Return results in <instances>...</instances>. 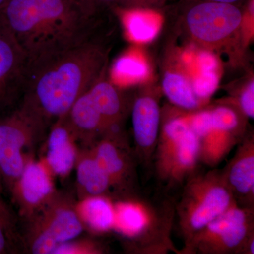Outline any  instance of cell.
Listing matches in <instances>:
<instances>
[{
	"label": "cell",
	"mask_w": 254,
	"mask_h": 254,
	"mask_svg": "<svg viewBox=\"0 0 254 254\" xmlns=\"http://www.w3.org/2000/svg\"><path fill=\"white\" fill-rule=\"evenodd\" d=\"M108 50L96 38L28 68L23 109L42 124L63 118L73 103L104 76Z\"/></svg>",
	"instance_id": "1"
},
{
	"label": "cell",
	"mask_w": 254,
	"mask_h": 254,
	"mask_svg": "<svg viewBox=\"0 0 254 254\" xmlns=\"http://www.w3.org/2000/svg\"><path fill=\"white\" fill-rule=\"evenodd\" d=\"M0 12L27 57L28 68L95 38L97 16L76 0H9Z\"/></svg>",
	"instance_id": "2"
},
{
	"label": "cell",
	"mask_w": 254,
	"mask_h": 254,
	"mask_svg": "<svg viewBox=\"0 0 254 254\" xmlns=\"http://www.w3.org/2000/svg\"><path fill=\"white\" fill-rule=\"evenodd\" d=\"M175 217L184 246L214 219L236 203L222 179L220 169L197 170L183 185Z\"/></svg>",
	"instance_id": "3"
},
{
	"label": "cell",
	"mask_w": 254,
	"mask_h": 254,
	"mask_svg": "<svg viewBox=\"0 0 254 254\" xmlns=\"http://www.w3.org/2000/svg\"><path fill=\"white\" fill-rule=\"evenodd\" d=\"M199 163V140L183 114L165 119L160 125L153 158L159 184L167 190L182 187Z\"/></svg>",
	"instance_id": "4"
},
{
	"label": "cell",
	"mask_w": 254,
	"mask_h": 254,
	"mask_svg": "<svg viewBox=\"0 0 254 254\" xmlns=\"http://www.w3.org/2000/svg\"><path fill=\"white\" fill-rule=\"evenodd\" d=\"M181 254H254V208L234 203L203 227Z\"/></svg>",
	"instance_id": "5"
},
{
	"label": "cell",
	"mask_w": 254,
	"mask_h": 254,
	"mask_svg": "<svg viewBox=\"0 0 254 254\" xmlns=\"http://www.w3.org/2000/svg\"><path fill=\"white\" fill-rule=\"evenodd\" d=\"M243 16L235 4L209 1L190 5L184 26L190 38L205 49L221 48L236 35Z\"/></svg>",
	"instance_id": "6"
},
{
	"label": "cell",
	"mask_w": 254,
	"mask_h": 254,
	"mask_svg": "<svg viewBox=\"0 0 254 254\" xmlns=\"http://www.w3.org/2000/svg\"><path fill=\"white\" fill-rule=\"evenodd\" d=\"M83 229L76 206L66 197L56 193L33 217L29 234L32 253L52 254L57 246L74 240Z\"/></svg>",
	"instance_id": "7"
},
{
	"label": "cell",
	"mask_w": 254,
	"mask_h": 254,
	"mask_svg": "<svg viewBox=\"0 0 254 254\" xmlns=\"http://www.w3.org/2000/svg\"><path fill=\"white\" fill-rule=\"evenodd\" d=\"M43 126L23 108L0 120V171L11 188L31 158L30 150Z\"/></svg>",
	"instance_id": "8"
},
{
	"label": "cell",
	"mask_w": 254,
	"mask_h": 254,
	"mask_svg": "<svg viewBox=\"0 0 254 254\" xmlns=\"http://www.w3.org/2000/svg\"><path fill=\"white\" fill-rule=\"evenodd\" d=\"M92 149L109 177L112 190L125 198L136 195L138 163L123 131L105 133L93 143Z\"/></svg>",
	"instance_id": "9"
},
{
	"label": "cell",
	"mask_w": 254,
	"mask_h": 254,
	"mask_svg": "<svg viewBox=\"0 0 254 254\" xmlns=\"http://www.w3.org/2000/svg\"><path fill=\"white\" fill-rule=\"evenodd\" d=\"M53 177L43 160H28L11 188L23 215L33 218L55 196Z\"/></svg>",
	"instance_id": "10"
},
{
	"label": "cell",
	"mask_w": 254,
	"mask_h": 254,
	"mask_svg": "<svg viewBox=\"0 0 254 254\" xmlns=\"http://www.w3.org/2000/svg\"><path fill=\"white\" fill-rule=\"evenodd\" d=\"M134 152L143 168L153 165L155 147L161 125V110L154 96L143 95L133 102L131 111Z\"/></svg>",
	"instance_id": "11"
},
{
	"label": "cell",
	"mask_w": 254,
	"mask_h": 254,
	"mask_svg": "<svg viewBox=\"0 0 254 254\" xmlns=\"http://www.w3.org/2000/svg\"><path fill=\"white\" fill-rule=\"evenodd\" d=\"M28 64L27 57L0 12V105L23 91Z\"/></svg>",
	"instance_id": "12"
},
{
	"label": "cell",
	"mask_w": 254,
	"mask_h": 254,
	"mask_svg": "<svg viewBox=\"0 0 254 254\" xmlns=\"http://www.w3.org/2000/svg\"><path fill=\"white\" fill-rule=\"evenodd\" d=\"M224 182L240 206L254 208V136L245 135L235 154L220 169Z\"/></svg>",
	"instance_id": "13"
},
{
	"label": "cell",
	"mask_w": 254,
	"mask_h": 254,
	"mask_svg": "<svg viewBox=\"0 0 254 254\" xmlns=\"http://www.w3.org/2000/svg\"><path fill=\"white\" fill-rule=\"evenodd\" d=\"M245 135L240 114L232 110L199 141V163L216 168Z\"/></svg>",
	"instance_id": "14"
},
{
	"label": "cell",
	"mask_w": 254,
	"mask_h": 254,
	"mask_svg": "<svg viewBox=\"0 0 254 254\" xmlns=\"http://www.w3.org/2000/svg\"><path fill=\"white\" fill-rule=\"evenodd\" d=\"M75 141L64 118L56 121L48 136L46 156L43 159L54 176H67L76 165L78 151Z\"/></svg>",
	"instance_id": "15"
},
{
	"label": "cell",
	"mask_w": 254,
	"mask_h": 254,
	"mask_svg": "<svg viewBox=\"0 0 254 254\" xmlns=\"http://www.w3.org/2000/svg\"><path fill=\"white\" fill-rule=\"evenodd\" d=\"M76 184L80 200L87 197L106 196L112 190L108 175L97 160L92 147L78 152Z\"/></svg>",
	"instance_id": "16"
},
{
	"label": "cell",
	"mask_w": 254,
	"mask_h": 254,
	"mask_svg": "<svg viewBox=\"0 0 254 254\" xmlns=\"http://www.w3.org/2000/svg\"><path fill=\"white\" fill-rule=\"evenodd\" d=\"M88 91L103 118L104 134L109 132L122 131L126 103L118 88L103 77Z\"/></svg>",
	"instance_id": "17"
},
{
	"label": "cell",
	"mask_w": 254,
	"mask_h": 254,
	"mask_svg": "<svg viewBox=\"0 0 254 254\" xmlns=\"http://www.w3.org/2000/svg\"><path fill=\"white\" fill-rule=\"evenodd\" d=\"M76 210L83 227L92 231H108L114 226L115 208L107 196L87 197L80 200Z\"/></svg>",
	"instance_id": "18"
},
{
	"label": "cell",
	"mask_w": 254,
	"mask_h": 254,
	"mask_svg": "<svg viewBox=\"0 0 254 254\" xmlns=\"http://www.w3.org/2000/svg\"><path fill=\"white\" fill-rule=\"evenodd\" d=\"M163 88L168 100L180 109L195 111L199 110L203 104L195 95L191 82L180 73H165Z\"/></svg>",
	"instance_id": "19"
},
{
	"label": "cell",
	"mask_w": 254,
	"mask_h": 254,
	"mask_svg": "<svg viewBox=\"0 0 254 254\" xmlns=\"http://www.w3.org/2000/svg\"><path fill=\"white\" fill-rule=\"evenodd\" d=\"M125 22L132 39L147 43L154 39L161 27V18L150 10H125Z\"/></svg>",
	"instance_id": "20"
},
{
	"label": "cell",
	"mask_w": 254,
	"mask_h": 254,
	"mask_svg": "<svg viewBox=\"0 0 254 254\" xmlns=\"http://www.w3.org/2000/svg\"><path fill=\"white\" fill-rule=\"evenodd\" d=\"M114 73L117 78L134 83L148 78L150 68L144 58L136 55H126L115 63Z\"/></svg>",
	"instance_id": "21"
},
{
	"label": "cell",
	"mask_w": 254,
	"mask_h": 254,
	"mask_svg": "<svg viewBox=\"0 0 254 254\" xmlns=\"http://www.w3.org/2000/svg\"><path fill=\"white\" fill-rule=\"evenodd\" d=\"M218 83V70L200 69L191 85L197 98L203 103L216 91Z\"/></svg>",
	"instance_id": "22"
},
{
	"label": "cell",
	"mask_w": 254,
	"mask_h": 254,
	"mask_svg": "<svg viewBox=\"0 0 254 254\" xmlns=\"http://www.w3.org/2000/svg\"><path fill=\"white\" fill-rule=\"evenodd\" d=\"M104 253L103 247L89 240H69L55 247L53 254H98Z\"/></svg>",
	"instance_id": "23"
},
{
	"label": "cell",
	"mask_w": 254,
	"mask_h": 254,
	"mask_svg": "<svg viewBox=\"0 0 254 254\" xmlns=\"http://www.w3.org/2000/svg\"><path fill=\"white\" fill-rule=\"evenodd\" d=\"M239 110L246 118H254V81H250L245 87L238 98Z\"/></svg>",
	"instance_id": "24"
},
{
	"label": "cell",
	"mask_w": 254,
	"mask_h": 254,
	"mask_svg": "<svg viewBox=\"0 0 254 254\" xmlns=\"http://www.w3.org/2000/svg\"><path fill=\"white\" fill-rule=\"evenodd\" d=\"M165 0H119L118 4L124 10H150L160 6Z\"/></svg>",
	"instance_id": "25"
},
{
	"label": "cell",
	"mask_w": 254,
	"mask_h": 254,
	"mask_svg": "<svg viewBox=\"0 0 254 254\" xmlns=\"http://www.w3.org/2000/svg\"><path fill=\"white\" fill-rule=\"evenodd\" d=\"M81 5L88 14L92 16H97L101 10L112 6L118 4L119 0H76Z\"/></svg>",
	"instance_id": "26"
},
{
	"label": "cell",
	"mask_w": 254,
	"mask_h": 254,
	"mask_svg": "<svg viewBox=\"0 0 254 254\" xmlns=\"http://www.w3.org/2000/svg\"><path fill=\"white\" fill-rule=\"evenodd\" d=\"M0 223L5 230H9L11 223V215L4 203L0 200Z\"/></svg>",
	"instance_id": "27"
},
{
	"label": "cell",
	"mask_w": 254,
	"mask_h": 254,
	"mask_svg": "<svg viewBox=\"0 0 254 254\" xmlns=\"http://www.w3.org/2000/svg\"><path fill=\"white\" fill-rule=\"evenodd\" d=\"M5 230L0 223V254L2 253L6 247V239L4 235Z\"/></svg>",
	"instance_id": "28"
},
{
	"label": "cell",
	"mask_w": 254,
	"mask_h": 254,
	"mask_svg": "<svg viewBox=\"0 0 254 254\" xmlns=\"http://www.w3.org/2000/svg\"><path fill=\"white\" fill-rule=\"evenodd\" d=\"M209 1H218V2L227 3V4H235L242 0H209Z\"/></svg>",
	"instance_id": "29"
},
{
	"label": "cell",
	"mask_w": 254,
	"mask_h": 254,
	"mask_svg": "<svg viewBox=\"0 0 254 254\" xmlns=\"http://www.w3.org/2000/svg\"><path fill=\"white\" fill-rule=\"evenodd\" d=\"M9 1V0H0V10L2 9Z\"/></svg>",
	"instance_id": "30"
},
{
	"label": "cell",
	"mask_w": 254,
	"mask_h": 254,
	"mask_svg": "<svg viewBox=\"0 0 254 254\" xmlns=\"http://www.w3.org/2000/svg\"><path fill=\"white\" fill-rule=\"evenodd\" d=\"M1 171H0V188H1Z\"/></svg>",
	"instance_id": "31"
}]
</instances>
